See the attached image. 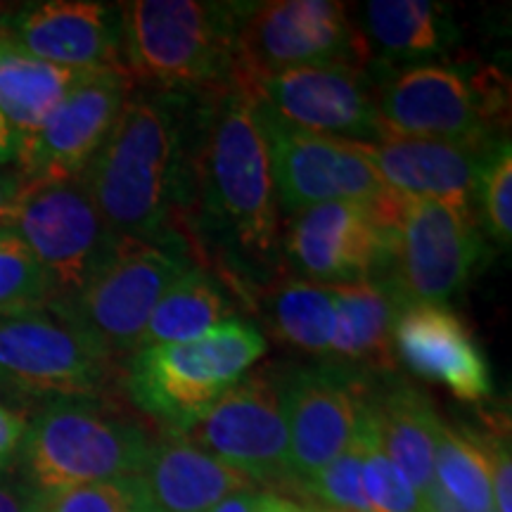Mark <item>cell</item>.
Here are the masks:
<instances>
[{"label": "cell", "instance_id": "8fae6325", "mask_svg": "<svg viewBox=\"0 0 512 512\" xmlns=\"http://www.w3.org/2000/svg\"><path fill=\"white\" fill-rule=\"evenodd\" d=\"M117 368L50 311L0 318V389L31 399H88Z\"/></svg>", "mask_w": 512, "mask_h": 512}, {"label": "cell", "instance_id": "d6986e66", "mask_svg": "<svg viewBox=\"0 0 512 512\" xmlns=\"http://www.w3.org/2000/svg\"><path fill=\"white\" fill-rule=\"evenodd\" d=\"M351 145L396 195L430 197L470 207L486 159L496 150V145H460L422 138H382Z\"/></svg>", "mask_w": 512, "mask_h": 512}, {"label": "cell", "instance_id": "5b68a950", "mask_svg": "<svg viewBox=\"0 0 512 512\" xmlns=\"http://www.w3.org/2000/svg\"><path fill=\"white\" fill-rule=\"evenodd\" d=\"M384 138L496 145L508 128V86L494 69L425 62L375 86Z\"/></svg>", "mask_w": 512, "mask_h": 512}, {"label": "cell", "instance_id": "6da1fadb", "mask_svg": "<svg viewBox=\"0 0 512 512\" xmlns=\"http://www.w3.org/2000/svg\"><path fill=\"white\" fill-rule=\"evenodd\" d=\"M185 235L247 287L268 283L283 261L271 157L252 95L238 83L197 105Z\"/></svg>", "mask_w": 512, "mask_h": 512}, {"label": "cell", "instance_id": "74e56055", "mask_svg": "<svg viewBox=\"0 0 512 512\" xmlns=\"http://www.w3.org/2000/svg\"><path fill=\"white\" fill-rule=\"evenodd\" d=\"M252 512H325V510H320L311 503H299V501H292V498L271 494V491H259Z\"/></svg>", "mask_w": 512, "mask_h": 512}, {"label": "cell", "instance_id": "4316f807", "mask_svg": "<svg viewBox=\"0 0 512 512\" xmlns=\"http://www.w3.org/2000/svg\"><path fill=\"white\" fill-rule=\"evenodd\" d=\"M266 316L280 342L328 358L337 323L335 287L287 280L268 294Z\"/></svg>", "mask_w": 512, "mask_h": 512}, {"label": "cell", "instance_id": "8992f818", "mask_svg": "<svg viewBox=\"0 0 512 512\" xmlns=\"http://www.w3.org/2000/svg\"><path fill=\"white\" fill-rule=\"evenodd\" d=\"M150 448L138 422L88 399H60L29 422L17 458L24 482L46 494L138 475Z\"/></svg>", "mask_w": 512, "mask_h": 512}, {"label": "cell", "instance_id": "4fadbf2b", "mask_svg": "<svg viewBox=\"0 0 512 512\" xmlns=\"http://www.w3.org/2000/svg\"><path fill=\"white\" fill-rule=\"evenodd\" d=\"M252 484H292L290 441L280 384L268 375H245L183 434Z\"/></svg>", "mask_w": 512, "mask_h": 512}, {"label": "cell", "instance_id": "d4e9b609", "mask_svg": "<svg viewBox=\"0 0 512 512\" xmlns=\"http://www.w3.org/2000/svg\"><path fill=\"white\" fill-rule=\"evenodd\" d=\"M233 302L219 275L192 264L159 299L147 320L140 347L190 342L233 320Z\"/></svg>", "mask_w": 512, "mask_h": 512}, {"label": "cell", "instance_id": "cb8c5ba5", "mask_svg": "<svg viewBox=\"0 0 512 512\" xmlns=\"http://www.w3.org/2000/svg\"><path fill=\"white\" fill-rule=\"evenodd\" d=\"M86 74L91 72H72L36 60L10 43L0 46V117L12 128L17 145L41 131Z\"/></svg>", "mask_w": 512, "mask_h": 512}, {"label": "cell", "instance_id": "52a82bcc", "mask_svg": "<svg viewBox=\"0 0 512 512\" xmlns=\"http://www.w3.org/2000/svg\"><path fill=\"white\" fill-rule=\"evenodd\" d=\"M387 264L377 280L408 304L444 306L475 278L486 245L470 204L389 192Z\"/></svg>", "mask_w": 512, "mask_h": 512}, {"label": "cell", "instance_id": "8d00e7d4", "mask_svg": "<svg viewBox=\"0 0 512 512\" xmlns=\"http://www.w3.org/2000/svg\"><path fill=\"white\" fill-rule=\"evenodd\" d=\"M29 183L17 169L0 166V228H10L12 216L22 202Z\"/></svg>", "mask_w": 512, "mask_h": 512}, {"label": "cell", "instance_id": "1f68e13d", "mask_svg": "<svg viewBox=\"0 0 512 512\" xmlns=\"http://www.w3.org/2000/svg\"><path fill=\"white\" fill-rule=\"evenodd\" d=\"M475 200L482 221L498 245L510 247L512 235V147L508 140L496 145L479 176Z\"/></svg>", "mask_w": 512, "mask_h": 512}, {"label": "cell", "instance_id": "836d02e7", "mask_svg": "<svg viewBox=\"0 0 512 512\" xmlns=\"http://www.w3.org/2000/svg\"><path fill=\"white\" fill-rule=\"evenodd\" d=\"M486 448H489L491 470H494V510L512 512V460L508 441L501 437L486 439Z\"/></svg>", "mask_w": 512, "mask_h": 512}, {"label": "cell", "instance_id": "e0dca14e", "mask_svg": "<svg viewBox=\"0 0 512 512\" xmlns=\"http://www.w3.org/2000/svg\"><path fill=\"white\" fill-rule=\"evenodd\" d=\"M131 93L133 81L128 74H86L41 131L17 145L15 169L29 185L79 178L110 138Z\"/></svg>", "mask_w": 512, "mask_h": 512}, {"label": "cell", "instance_id": "603a6c76", "mask_svg": "<svg viewBox=\"0 0 512 512\" xmlns=\"http://www.w3.org/2000/svg\"><path fill=\"white\" fill-rule=\"evenodd\" d=\"M335 299L328 363L361 375L394 373V325L406 299L382 280L335 287Z\"/></svg>", "mask_w": 512, "mask_h": 512}, {"label": "cell", "instance_id": "4dcf8cb0", "mask_svg": "<svg viewBox=\"0 0 512 512\" xmlns=\"http://www.w3.org/2000/svg\"><path fill=\"white\" fill-rule=\"evenodd\" d=\"M363 420V418H361ZM363 437L361 425L351 444L339 456L297 486L299 494L325 512H370L361 484Z\"/></svg>", "mask_w": 512, "mask_h": 512}, {"label": "cell", "instance_id": "7c38bea8", "mask_svg": "<svg viewBox=\"0 0 512 512\" xmlns=\"http://www.w3.org/2000/svg\"><path fill=\"white\" fill-rule=\"evenodd\" d=\"M238 86L275 119L316 136L351 143H375L384 138L375 81L363 67L311 64Z\"/></svg>", "mask_w": 512, "mask_h": 512}, {"label": "cell", "instance_id": "277c9868", "mask_svg": "<svg viewBox=\"0 0 512 512\" xmlns=\"http://www.w3.org/2000/svg\"><path fill=\"white\" fill-rule=\"evenodd\" d=\"M266 349V337L252 323L233 318L190 342L138 349L128 361L126 389L166 434H183L264 358Z\"/></svg>", "mask_w": 512, "mask_h": 512}, {"label": "cell", "instance_id": "30bf717a", "mask_svg": "<svg viewBox=\"0 0 512 512\" xmlns=\"http://www.w3.org/2000/svg\"><path fill=\"white\" fill-rule=\"evenodd\" d=\"M53 285V302L83 290L124 240L107 228L79 178L31 183L10 221Z\"/></svg>", "mask_w": 512, "mask_h": 512}, {"label": "cell", "instance_id": "d6a6232c", "mask_svg": "<svg viewBox=\"0 0 512 512\" xmlns=\"http://www.w3.org/2000/svg\"><path fill=\"white\" fill-rule=\"evenodd\" d=\"M36 512H140L136 477L46 491Z\"/></svg>", "mask_w": 512, "mask_h": 512}, {"label": "cell", "instance_id": "3957f363", "mask_svg": "<svg viewBox=\"0 0 512 512\" xmlns=\"http://www.w3.org/2000/svg\"><path fill=\"white\" fill-rule=\"evenodd\" d=\"M242 3L136 0L119 5L124 69L145 91L204 98L233 83Z\"/></svg>", "mask_w": 512, "mask_h": 512}, {"label": "cell", "instance_id": "9c48e42d", "mask_svg": "<svg viewBox=\"0 0 512 512\" xmlns=\"http://www.w3.org/2000/svg\"><path fill=\"white\" fill-rule=\"evenodd\" d=\"M235 83L311 67V64H370L366 36L337 0H275L252 3L238 27Z\"/></svg>", "mask_w": 512, "mask_h": 512}, {"label": "cell", "instance_id": "44dd1931", "mask_svg": "<svg viewBox=\"0 0 512 512\" xmlns=\"http://www.w3.org/2000/svg\"><path fill=\"white\" fill-rule=\"evenodd\" d=\"M136 477L140 512H211L252 482L183 437L152 441Z\"/></svg>", "mask_w": 512, "mask_h": 512}, {"label": "cell", "instance_id": "f546056e", "mask_svg": "<svg viewBox=\"0 0 512 512\" xmlns=\"http://www.w3.org/2000/svg\"><path fill=\"white\" fill-rule=\"evenodd\" d=\"M368 399V396H366ZM363 437V465L361 484L370 512H422V498L406 475L394 465V460L384 453L377 439V430L370 418L368 406L363 408L361 420Z\"/></svg>", "mask_w": 512, "mask_h": 512}, {"label": "cell", "instance_id": "2e32d148", "mask_svg": "<svg viewBox=\"0 0 512 512\" xmlns=\"http://www.w3.org/2000/svg\"><path fill=\"white\" fill-rule=\"evenodd\" d=\"M370 377L375 375L325 363L320 368H292L280 382L294 489L354 441Z\"/></svg>", "mask_w": 512, "mask_h": 512}, {"label": "cell", "instance_id": "ac0fdd59", "mask_svg": "<svg viewBox=\"0 0 512 512\" xmlns=\"http://www.w3.org/2000/svg\"><path fill=\"white\" fill-rule=\"evenodd\" d=\"M8 43L72 72L126 74L119 5L86 0L27 5L12 12Z\"/></svg>", "mask_w": 512, "mask_h": 512}, {"label": "cell", "instance_id": "7a4b0ae2", "mask_svg": "<svg viewBox=\"0 0 512 512\" xmlns=\"http://www.w3.org/2000/svg\"><path fill=\"white\" fill-rule=\"evenodd\" d=\"M200 98L131 93L110 138L79 181L107 228L126 242L190 254V150Z\"/></svg>", "mask_w": 512, "mask_h": 512}, {"label": "cell", "instance_id": "d590c367", "mask_svg": "<svg viewBox=\"0 0 512 512\" xmlns=\"http://www.w3.org/2000/svg\"><path fill=\"white\" fill-rule=\"evenodd\" d=\"M38 491L24 482V477H10L0 472V512H36Z\"/></svg>", "mask_w": 512, "mask_h": 512}, {"label": "cell", "instance_id": "9a60e30c", "mask_svg": "<svg viewBox=\"0 0 512 512\" xmlns=\"http://www.w3.org/2000/svg\"><path fill=\"white\" fill-rule=\"evenodd\" d=\"M256 114L271 157L275 195L287 214L330 202H373L392 192L349 140L294 128L259 105Z\"/></svg>", "mask_w": 512, "mask_h": 512}, {"label": "cell", "instance_id": "484cf974", "mask_svg": "<svg viewBox=\"0 0 512 512\" xmlns=\"http://www.w3.org/2000/svg\"><path fill=\"white\" fill-rule=\"evenodd\" d=\"M366 27L382 53L399 62L432 60L458 41L451 12L432 0H373Z\"/></svg>", "mask_w": 512, "mask_h": 512}, {"label": "cell", "instance_id": "f35d334b", "mask_svg": "<svg viewBox=\"0 0 512 512\" xmlns=\"http://www.w3.org/2000/svg\"><path fill=\"white\" fill-rule=\"evenodd\" d=\"M256 496H259V491H254V489L238 491V494L228 496L226 501H221L211 512H252Z\"/></svg>", "mask_w": 512, "mask_h": 512}, {"label": "cell", "instance_id": "7402d4cb", "mask_svg": "<svg viewBox=\"0 0 512 512\" xmlns=\"http://www.w3.org/2000/svg\"><path fill=\"white\" fill-rule=\"evenodd\" d=\"M368 413L377 439L420 498L434 484V448L441 427L430 396L394 373L370 377Z\"/></svg>", "mask_w": 512, "mask_h": 512}, {"label": "cell", "instance_id": "ab89813d", "mask_svg": "<svg viewBox=\"0 0 512 512\" xmlns=\"http://www.w3.org/2000/svg\"><path fill=\"white\" fill-rule=\"evenodd\" d=\"M17 159V138L12 128L0 117V166L15 164Z\"/></svg>", "mask_w": 512, "mask_h": 512}, {"label": "cell", "instance_id": "f1b7e54d", "mask_svg": "<svg viewBox=\"0 0 512 512\" xmlns=\"http://www.w3.org/2000/svg\"><path fill=\"white\" fill-rule=\"evenodd\" d=\"M53 285L46 271L10 228H0V318L48 311Z\"/></svg>", "mask_w": 512, "mask_h": 512}, {"label": "cell", "instance_id": "60d3db41", "mask_svg": "<svg viewBox=\"0 0 512 512\" xmlns=\"http://www.w3.org/2000/svg\"><path fill=\"white\" fill-rule=\"evenodd\" d=\"M12 12L15 10H10L8 5H0V46H3V43H8V38H10Z\"/></svg>", "mask_w": 512, "mask_h": 512}, {"label": "cell", "instance_id": "ffe728a7", "mask_svg": "<svg viewBox=\"0 0 512 512\" xmlns=\"http://www.w3.org/2000/svg\"><path fill=\"white\" fill-rule=\"evenodd\" d=\"M394 349L415 375L446 384L460 401H484L494 387L484 351L446 306H403L394 325Z\"/></svg>", "mask_w": 512, "mask_h": 512}, {"label": "cell", "instance_id": "5bb4252c", "mask_svg": "<svg viewBox=\"0 0 512 512\" xmlns=\"http://www.w3.org/2000/svg\"><path fill=\"white\" fill-rule=\"evenodd\" d=\"M384 200L330 202L292 216L283 259L302 280L342 287L377 280L387 264L389 226Z\"/></svg>", "mask_w": 512, "mask_h": 512}, {"label": "cell", "instance_id": "e575fe53", "mask_svg": "<svg viewBox=\"0 0 512 512\" xmlns=\"http://www.w3.org/2000/svg\"><path fill=\"white\" fill-rule=\"evenodd\" d=\"M27 425L29 422L24 420L22 415L0 406V472L8 470V467L17 460Z\"/></svg>", "mask_w": 512, "mask_h": 512}, {"label": "cell", "instance_id": "83f0119b", "mask_svg": "<svg viewBox=\"0 0 512 512\" xmlns=\"http://www.w3.org/2000/svg\"><path fill=\"white\" fill-rule=\"evenodd\" d=\"M434 482L463 512L494 510V470L486 439L441 422L434 448Z\"/></svg>", "mask_w": 512, "mask_h": 512}, {"label": "cell", "instance_id": "ba28073f", "mask_svg": "<svg viewBox=\"0 0 512 512\" xmlns=\"http://www.w3.org/2000/svg\"><path fill=\"white\" fill-rule=\"evenodd\" d=\"M192 264L183 249L124 240L91 283L48 311L119 366L121 358L136 354L157 302Z\"/></svg>", "mask_w": 512, "mask_h": 512}]
</instances>
